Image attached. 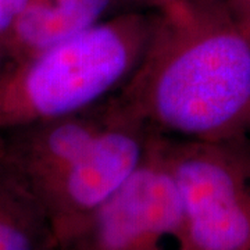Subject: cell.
<instances>
[{
    "instance_id": "obj_3",
    "label": "cell",
    "mask_w": 250,
    "mask_h": 250,
    "mask_svg": "<svg viewBox=\"0 0 250 250\" xmlns=\"http://www.w3.org/2000/svg\"><path fill=\"white\" fill-rule=\"evenodd\" d=\"M185 215V250H250V159L236 142L159 141Z\"/></svg>"
},
{
    "instance_id": "obj_6",
    "label": "cell",
    "mask_w": 250,
    "mask_h": 250,
    "mask_svg": "<svg viewBox=\"0 0 250 250\" xmlns=\"http://www.w3.org/2000/svg\"><path fill=\"white\" fill-rule=\"evenodd\" d=\"M113 0H31L17 18L18 39L42 52L100 22Z\"/></svg>"
},
{
    "instance_id": "obj_7",
    "label": "cell",
    "mask_w": 250,
    "mask_h": 250,
    "mask_svg": "<svg viewBox=\"0 0 250 250\" xmlns=\"http://www.w3.org/2000/svg\"><path fill=\"white\" fill-rule=\"evenodd\" d=\"M0 250H57L52 225L29 189H0Z\"/></svg>"
},
{
    "instance_id": "obj_4",
    "label": "cell",
    "mask_w": 250,
    "mask_h": 250,
    "mask_svg": "<svg viewBox=\"0 0 250 250\" xmlns=\"http://www.w3.org/2000/svg\"><path fill=\"white\" fill-rule=\"evenodd\" d=\"M56 243L57 250H185L184 208L157 141L134 175Z\"/></svg>"
},
{
    "instance_id": "obj_5",
    "label": "cell",
    "mask_w": 250,
    "mask_h": 250,
    "mask_svg": "<svg viewBox=\"0 0 250 250\" xmlns=\"http://www.w3.org/2000/svg\"><path fill=\"white\" fill-rule=\"evenodd\" d=\"M113 108L111 123L36 196L54 238L123 187L149 159L156 145L157 139L145 126Z\"/></svg>"
},
{
    "instance_id": "obj_9",
    "label": "cell",
    "mask_w": 250,
    "mask_h": 250,
    "mask_svg": "<svg viewBox=\"0 0 250 250\" xmlns=\"http://www.w3.org/2000/svg\"><path fill=\"white\" fill-rule=\"evenodd\" d=\"M235 142V141H233ZM236 142L241 145L242 147H243V150L246 152V154L249 156L250 159V132L246 136H243V138H241V139H238Z\"/></svg>"
},
{
    "instance_id": "obj_2",
    "label": "cell",
    "mask_w": 250,
    "mask_h": 250,
    "mask_svg": "<svg viewBox=\"0 0 250 250\" xmlns=\"http://www.w3.org/2000/svg\"><path fill=\"white\" fill-rule=\"evenodd\" d=\"M159 21L142 14L100 21L39 52L18 82L20 104L29 117L52 121L107 103L139 70Z\"/></svg>"
},
{
    "instance_id": "obj_1",
    "label": "cell",
    "mask_w": 250,
    "mask_h": 250,
    "mask_svg": "<svg viewBox=\"0 0 250 250\" xmlns=\"http://www.w3.org/2000/svg\"><path fill=\"white\" fill-rule=\"evenodd\" d=\"M113 106L159 141L233 142L250 132V34L223 10L178 3Z\"/></svg>"
},
{
    "instance_id": "obj_11",
    "label": "cell",
    "mask_w": 250,
    "mask_h": 250,
    "mask_svg": "<svg viewBox=\"0 0 250 250\" xmlns=\"http://www.w3.org/2000/svg\"><path fill=\"white\" fill-rule=\"evenodd\" d=\"M245 27L248 28V31H249V34H250V25H246V24H245Z\"/></svg>"
},
{
    "instance_id": "obj_8",
    "label": "cell",
    "mask_w": 250,
    "mask_h": 250,
    "mask_svg": "<svg viewBox=\"0 0 250 250\" xmlns=\"http://www.w3.org/2000/svg\"><path fill=\"white\" fill-rule=\"evenodd\" d=\"M29 3L31 0H0V32L14 27L20 14Z\"/></svg>"
},
{
    "instance_id": "obj_10",
    "label": "cell",
    "mask_w": 250,
    "mask_h": 250,
    "mask_svg": "<svg viewBox=\"0 0 250 250\" xmlns=\"http://www.w3.org/2000/svg\"><path fill=\"white\" fill-rule=\"evenodd\" d=\"M243 24H246V25H250V20H248V21H243Z\"/></svg>"
}]
</instances>
